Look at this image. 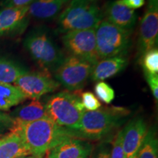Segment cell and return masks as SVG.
<instances>
[{
	"label": "cell",
	"instance_id": "6da1fadb",
	"mask_svg": "<svg viewBox=\"0 0 158 158\" xmlns=\"http://www.w3.org/2000/svg\"><path fill=\"white\" fill-rule=\"evenodd\" d=\"M129 114V110L122 107L85 110L78 123L74 127L65 130L71 137L87 141H100L119 127Z\"/></svg>",
	"mask_w": 158,
	"mask_h": 158
},
{
	"label": "cell",
	"instance_id": "7a4b0ae2",
	"mask_svg": "<svg viewBox=\"0 0 158 158\" xmlns=\"http://www.w3.org/2000/svg\"><path fill=\"white\" fill-rule=\"evenodd\" d=\"M10 131L21 136L31 155L43 158L48 152L70 135L48 117L19 125H13Z\"/></svg>",
	"mask_w": 158,
	"mask_h": 158
},
{
	"label": "cell",
	"instance_id": "3957f363",
	"mask_svg": "<svg viewBox=\"0 0 158 158\" xmlns=\"http://www.w3.org/2000/svg\"><path fill=\"white\" fill-rule=\"evenodd\" d=\"M103 19L98 0H70L59 15L57 29L60 33L94 29Z\"/></svg>",
	"mask_w": 158,
	"mask_h": 158
},
{
	"label": "cell",
	"instance_id": "277c9868",
	"mask_svg": "<svg viewBox=\"0 0 158 158\" xmlns=\"http://www.w3.org/2000/svg\"><path fill=\"white\" fill-rule=\"evenodd\" d=\"M45 105L47 117L64 129L74 127L85 111L80 97L69 91L53 94Z\"/></svg>",
	"mask_w": 158,
	"mask_h": 158
},
{
	"label": "cell",
	"instance_id": "5b68a950",
	"mask_svg": "<svg viewBox=\"0 0 158 158\" xmlns=\"http://www.w3.org/2000/svg\"><path fill=\"white\" fill-rule=\"evenodd\" d=\"M24 46L35 62L46 72H54L65 57L59 45L44 30L28 35Z\"/></svg>",
	"mask_w": 158,
	"mask_h": 158
},
{
	"label": "cell",
	"instance_id": "8992f818",
	"mask_svg": "<svg viewBox=\"0 0 158 158\" xmlns=\"http://www.w3.org/2000/svg\"><path fill=\"white\" fill-rule=\"evenodd\" d=\"M99 59L125 56L130 44L131 31L102 19L94 28Z\"/></svg>",
	"mask_w": 158,
	"mask_h": 158
},
{
	"label": "cell",
	"instance_id": "52a82bcc",
	"mask_svg": "<svg viewBox=\"0 0 158 158\" xmlns=\"http://www.w3.org/2000/svg\"><path fill=\"white\" fill-rule=\"evenodd\" d=\"M94 64L78 57L65 56L54 72V79L69 92L82 89L90 78Z\"/></svg>",
	"mask_w": 158,
	"mask_h": 158
},
{
	"label": "cell",
	"instance_id": "ba28073f",
	"mask_svg": "<svg viewBox=\"0 0 158 158\" xmlns=\"http://www.w3.org/2000/svg\"><path fill=\"white\" fill-rule=\"evenodd\" d=\"M62 43L70 55L95 64L99 59L94 29L71 31L63 34Z\"/></svg>",
	"mask_w": 158,
	"mask_h": 158
},
{
	"label": "cell",
	"instance_id": "9c48e42d",
	"mask_svg": "<svg viewBox=\"0 0 158 158\" xmlns=\"http://www.w3.org/2000/svg\"><path fill=\"white\" fill-rule=\"evenodd\" d=\"M26 98L39 100L41 97L54 92L59 87V84L44 72H27L19 76L13 83Z\"/></svg>",
	"mask_w": 158,
	"mask_h": 158
},
{
	"label": "cell",
	"instance_id": "30bf717a",
	"mask_svg": "<svg viewBox=\"0 0 158 158\" xmlns=\"http://www.w3.org/2000/svg\"><path fill=\"white\" fill-rule=\"evenodd\" d=\"M158 38V0H148L139 27L138 54L142 56L155 48Z\"/></svg>",
	"mask_w": 158,
	"mask_h": 158
},
{
	"label": "cell",
	"instance_id": "8fae6325",
	"mask_svg": "<svg viewBox=\"0 0 158 158\" xmlns=\"http://www.w3.org/2000/svg\"><path fill=\"white\" fill-rule=\"evenodd\" d=\"M94 147L87 141L67 138L45 154V158H91Z\"/></svg>",
	"mask_w": 158,
	"mask_h": 158
},
{
	"label": "cell",
	"instance_id": "7c38bea8",
	"mask_svg": "<svg viewBox=\"0 0 158 158\" xmlns=\"http://www.w3.org/2000/svg\"><path fill=\"white\" fill-rule=\"evenodd\" d=\"M147 124L141 117H136L122 130V144L125 158L138 152L148 132Z\"/></svg>",
	"mask_w": 158,
	"mask_h": 158
},
{
	"label": "cell",
	"instance_id": "4fadbf2b",
	"mask_svg": "<svg viewBox=\"0 0 158 158\" xmlns=\"http://www.w3.org/2000/svg\"><path fill=\"white\" fill-rule=\"evenodd\" d=\"M28 6L7 7L0 10V36L23 31L29 23Z\"/></svg>",
	"mask_w": 158,
	"mask_h": 158
},
{
	"label": "cell",
	"instance_id": "5bb4252c",
	"mask_svg": "<svg viewBox=\"0 0 158 158\" xmlns=\"http://www.w3.org/2000/svg\"><path fill=\"white\" fill-rule=\"evenodd\" d=\"M105 20L124 30L131 31L135 25L137 14L134 10L128 8L118 0L106 4L103 12Z\"/></svg>",
	"mask_w": 158,
	"mask_h": 158
},
{
	"label": "cell",
	"instance_id": "9a60e30c",
	"mask_svg": "<svg viewBox=\"0 0 158 158\" xmlns=\"http://www.w3.org/2000/svg\"><path fill=\"white\" fill-rule=\"evenodd\" d=\"M127 63L126 56H114L100 59L94 65L90 78L93 81H103L124 70Z\"/></svg>",
	"mask_w": 158,
	"mask_h": 158
},
{
	"label": "cell",
	"instance_id": "2e32d148",
	"mask_svg": "<svg viewBox=\"0 0 158 158\" xmlns=\"http://www.w3.org/2000/svg\"><path fill=\"white\" fill-rule=\"evenodd\" d=\"M13 125H19L47 117L45 105L39 100H33L29 103L20 106L10 114Z\"/></svg>",
	"mask_w": 158,
	"mask_h": 158
},
{
	"label": "cell",
	"instance_id": "e0dca14e",
	"mask_svg": "<svg viewBox=\"0 0 158 158\" xmlns=\"http://www.w3.org/2000/svg\"><path fill=\"white\" fill-rule=\"evenodd\" d=\"M31 155L23 140L17 133L10 131L0 138V158H16Z\"/></svg>",
	"mask_w": 158,
	"mask_h": 158
},
{
	"label": "cell",
	"instance_id": "ac0fdd59",
	"mask_svg": "<svg viewBox=\"0 0 158 158\" xmlns=\"http://www.w3.org/2000/svg\"><path fill=\"white\" fill-rule=\"evenodd\" d=\"M64 4L63 0H34L28 5V14L37 19H51L59 14Z\"/></svg>",
	"mask_w": 158,
	"mask_h": 158
},
{
	"label": "cell",
	"instance_id": "d6986e66",
	"mask_svg": "<svg viewBox=\"0 0 158 158\" xmlns=\"http://www.w3.org/2000/svg\"><path fill=\"white\" fill-rule=\"evenodd\" d=\"M27 98L16 86L0 83V110H8L24 101Z\"/></svg>",
	"mask_w": 158,
	"mask_h": 158
},
{
	"label": "cell",
	"instance_id": "ffe728a7",
	"mask_svg": "<svg viewBox=\"0 0 158 158\" xmlns=\"http://www.w3.org/2000/svg\"><path fill=\"white\" fill-rule=\"evenodd\" d=\"M27 70L13 61L0 58V83L13 84Z\"/></svg>",
	"mask_w": 158,
	"mask_h": 158
},
{
	"label": "cell",
	"instance_id": "44dd1931",
	"mask_svg": "<svg viewBox=\"0 0 158 158\" xmlns=\"http://www.w3.org/2000/svg\"><path fill=\"white\" fill-rule=\"evenodd\" d=\"M137 158H158V141L155 129H148Z\"/></svg>",
	"mask_w": 158,
	"mask_h": 158
},
{
	"label": "cell",
	"instance_id": "7402d4cb",
	"mask_svg": "<svg viewBox=\"0 0 158 158\" xmlns=\"http://www.w3.org/2000/svg\"><path fill=\"white\" fill-rule=\"evenodd\" d=\"M141 64L143 73L158 75V50L157 47L142 55Z\"/></svg>",
	"mask_w": 158,
	"mask_h": 158
},
{
	"label": "cell",
	"instance_id": "603a6c76",
	"mask_svg": "<svg viewBox=\"0 0 158 158\" xmlns=\"http://www.w3.org/2000/svg\"><path fill=\"white\" fill-rule=\"evenodd\" d=\"M97 98L106 104H110L115 98V92L111 86L104 81H99L94 86Z\"/></svg>",
	"mask_w": 158,
	"mask_h": 158
},
{
	"label": "cell",
	"instance_id": "cb8c5ba5",
	"mask_svg": "<svg viewBox=\"0 0 158 158\" xmlns=\"http://www.w3.org/2000/svg\"><path fill=\"white\" fill-rule=\"evenodd\" d=\"M81 100L85 110L92 111L101 108V102L93 93L90 92H85L82 93Z\"/></svg>",
	"mask_w": 158,
	"mask_h": 158
},
{
	"label": "cell",
	"instance_id": "d4e9b609",
	"mask_svg": "<svg viewBox=\"0 0 158 158\" xmlns=\"http://www.w3.org/2000/svg\"><path fill=\"white\" fill-rule=\"evenodd\" d=\"M110 158H125L122 144V130H119L114 138L110 148Z\"/></svg>",
	"mask_w": 158,
	"mask_h": 158
},
{
	"label": "cell",
	"instance_id": "484cf974",
	"mask_svg": "<svg viewBox=\"0 0 158 158\" xmlns=\"http://www.w3.org/2000/svg\"><path fill=\"white\" fill-rule=\"evenodd\" d=\"M110 146L107 143H101L92 151L91 158H110Z\"/></svg>",
	"mask_w": 158,
	"mask_h": 158
},
{
	"label": "cell",
	"instance_id": "4316f807",
	"mask_svg": "<svg viewBox=\"0 0 158 158\" xmlns=\"http://www.w3.org/2000/svg\"><path fill=\"white\" fill-rule=\"evenodd\" d=\"M154 98L158 100V75L143 73Z\"/></svg>",
	"mask_w": 158,
	"mask_h": 158
},
{
	"label": "cell",
	"instance_id": "83f0119b",
	"mask_svg": "<svg viewBox=\"0 0 158 158\" xmlns=\"http://www.w3.org/2000/svg\"><path fill=\"white\" fill-rule=\"evenodd\" d=\"M13 126V120L10 115L0 111V134L5 131H10Z\"/></svg>",
	"mask_w": 158,
	"mask_h": 158
},
{
	"label": "cell",
	"instance_id": "f1b7e54d",
	"mask_svg": "<svg viewBox=\"0 0 158 158\" xmlns=\"http://www.w3.org/2000/svg\"><path fill=\"white\" fill-rule=\"evenodd\" d=\"M120 3L123 4L128 8L134 10L141 7L145 4V0H118Z\"/></svg>",
	"mask_w": 158,
	"mask_h": 158
},
{
	"label": "cell",
	"instance_id": "f546056e",
	"mask_svg": "<svg viewBox=\"0 0 158 158\" xmlns=\"http://www.w3.org/2000/svg\"><path fill=\"white\" fill-rule=\"evenodd\" d=\"M34 0H9L7 7H22L28 6Z\"/></svg>",
	"mask_w": 158,
	"mask_h": 158
},
{
	"label": "cell",
	"instance_id": "4dcf8cb0",
	"mask_svg": "<svg viewBox=\"0 0 158 158\" xmlns=\"http://www.w3.org/2000/svg\"><path fill=\"white\" fill-rule=\"evenodd\" d=\"M16 158H37V157H35L32 155H29V156H23V157H19Z\"/></svg>",
	"mask_w": 158,
	"mask_h": 158
},
{
	"label": "cell",
	"instance_id": "1f68e13d",
	"mask_svg": "<svg viewBox=\"0 0 158 158\" xmlns=\"http://www.w3.org/2000/svg\"><path fill=\"white\" fill-rule=\"evenodd\" d=\"M137 157H138V152H136L135 154H134V155L132 156V157H130V158H137Z\"/></svg>",
	"mask_w": 158,
	"mask_h": 158
},
{
	"label": "cell",
	"instance_id": "d6a6232c",
	"mask_svg": "<svg viewBox=\"0 0 158 158\" xmlns=\"http://www.w3.org/2000/svg\"><path fill=\"white\" fill-rule=\"evenodd\" d=\"M63 1H64V3H66V2H68L70 1V0H63Z\"/></svg>",
	"mask_w": 158,
	"mask_h": 158
}]
</instances>
